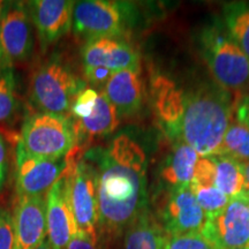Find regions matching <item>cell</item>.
Here are the masks:
<instances>
[{
    "label": "cell",
    "instance_id": "obj_1",
    "mask_svg": "<svg viewBox=\"0 0 249 249\" xmlns=\"http://www.w3.org/2000/svg\"><path fill=\"white\" fill-rule=\"evenodd\" d=\"M93 167L98 202V234L117 236L148 209L147 156L126 134L105 148L86 152Z\"/></svg>",
    "mask_w": 249,
    "mask_h": 249
},
{
    "label": "cell",
    "instance_id": "obj_2",
    "mask_svg": "<svg viewBox=\"0 0 249 249\" xmlns=\"http://www.w3.org/2000/svg\"><path fill=\"white\" fill-rule=\"evenodd\" d=\"M235 105L231 92L220 87L185 93L181 117L171 139L188 144L200 157L222 155L224 136Z\"/></svg>",
    "mask_w": 249,
    "mask_h": 249
},
{
    "label": "cell",
    "instance_id": "obj_3",
    "mask_svg": "<svg viewBox=\"0 0 249 249\" xmlns=\"http://www.w3.org/2000/svg\"><path fill=\"white\" fill-rule=\"evenodd\" d=\"M18 148L33 157L59 160L75 150L77 134L70 116L36 112L24 121Z\"/></svg>",
    "mask_w": 249,
    "mask_h": 249
},
{
    "label": "cell",
    "instance_id": "obj_4",
    "mask_svg": "<svg viewBox=\"0 0 249 249\" xmlns=\"http://www.w3.org/2000/svg\"><path fill=\"white\" fill-rule=\"evenodd\" d=\"M86 82L58 59L44 62L30 81V98L38 112L68 116Z\"/></svg>",
    "mask_w": 249,
    "mask_h": 249
},
{
    "label": "cell",
    "instance_id": "obj_5",
    "mask_svg": "<svg viewBox=\"0 0 249 249\" xmlns=\"http://www.w3.org/2000/svg\"><path fill=\"white\" fill-rule=\"evenodd\" d=\"M201 52L220 88L236 91L249 85V58L233 42L226 28L207 27L202 31Z\"/></svg>",
    "mask_w": 249,
    "mask_h": 249
},
{
    "label": "cell",
    "instance_id": "obj_6",
    "mask_svg": "<svg viewBox=\"0 0 249 249\" xmlns=\"http://www.w3.org/2000/svg\"><path fill=\"white\" fill-rule=\"evenodd\" d=\"M132 4L111 0H83L74 4L73 28L87 40L119 38L134 23Z\"/></svg>",
    "mask_w": 249,
    "mask_h": 249
},
{
    "label": "cell",
    "instance_id": "obj_7",
    "mask_svg": "<svg viewBox=\"0 0 249 249\" xmlns=\"http://www.w3.org/2000/svg\"><path fill=\"white\" fill-rule=\"evenodd\" d=\"M67 191L71 209L77 230L98 239V202L96 176L85 158L70 161Z\"/></svg>",
    "mask_w": 249,
    "mask_h": 249
},
{
    "label": "cell",
    "instance_id": "obj_8",
    "mask_svg": "<svg viewBox=\"0 0 249 249\" xmlns=\"http://www.w3.org/2000/svg\"><path fill=\"white\" fill-rule=\"evenodd\" d=\"M31 18L22 2H6L0 8V71L27 61L33 53Z\"/></svg>",
    "mask_w": 249,
    "mask_h": 249
},
{
    "label": "cell",
    "instance_id": "obj_9",
    "mask_svg": "<svg viewBox=\"0 0 249 249\" xmlns=\"http://www.w3.org/2000/svg\"><path fill=\"white\" fill-rule=\"evenodd\" d=\"M202 234L216 249H235L249 246V193L230 198L219 213L207 218Z\"/></svg>",
    "mask_w": 249,
    "mask_h": 249
},
{
    "label": "cell",
    "instance_id": "obj_10",
    "mask_svg": "<svg viewBox=\"0 0 249 249\" xmlns=\"http://www.w3.org/2000/svg\"><path fill=\"white\" fill-rule=\"evenodd\" d=\"M207 216L193 194L191 185L167 188L160 209V223L169 235L201 233Z\"/></svg>",
    "mask_w": 249,
    "mask_h": 249
},
{
    "label": "cell",
    "instance_id": "obj_11",
    "mask_svg": "<svg viewBox=\"0 0 249 249\" xmlns=\"http://www.w3.org/2000/svg\"><path fill=\"white\" fill-rule=\"evenodd\" d=\"M71 156L59 160L33 157L17 149V193L18 196H38L48 194L51 187L66 172Z\"/></svg>",
    "mask_w": 249,
    "mask_h": 249
},
{
    "label": "cell",
    "instance_id": "obj_12",
    "mask_svg": "<svg viewBox=\"0 0 249 249\" xmlns=\"http://www.w3.org/2000/svg\"><path fill=\"white\" fill-rule=\"evenodd\" d=\"M77 227L67 191V170L46 194V232L52 249H67Z\"/></svg>",
    "mask_w": 249,
    "mask_h": 249
},
{
    "label": "cell",
    "instance_id": "obj_13",
    "mask_svg": "<svg viewBox=\"0 0 249 249\" xmlns=\"http://www.w3.org/2000/svg\"><path fill=\"white\" fill-rule=\"evenodd\" d=\"M14 249H35L48 238L46 196H18L13 214Z\"/></svg>",
    "mask_w": 249,
    "mask_h": 249
},
{
    "label": "cell",
    "instance_id": "obj_14",
    "mask_svg": "<svg viewBox=\"0 0 249 249\" xmlns=\"http://www.w3.org/2000/svg\"><path fill=\"white\" fill-rule=\"evenodd\" d=\"M74 4L71 0H34L28 4L43 50L70 33L73 27Z\"/></svg>",
    "mask_w": 249,
    "mask_h": 249
},
{
    "label": "cell",
    "instance_id": "obj_15",
    "mask_svg": "<svg viewBox=\"0 0 249 249\" xmlns=\"http://www.w3.org/2000/svg\"><path fill=\"white\" fill-rule=\"evenodd\" d=\"M85 67H101L116 73L140 68V57L132 45L119 38L87 40L81 50Z\"/></svg>",
    "mask_w": 249,
    "mask_h": 249
},
{
    "label": "cell",
    "instance_id": "obj_16",
    "mask_svg": "<svg viewBox=\"0 0 249 249\" xmlns=\"http://www.w3.org/2000/svg\"><path fill=\"white\" fill-rule=\"evenodd\" d=\"M118 113L130 116L136 113L143 103V82L140 68L116 71L103 90Z\"/></svg>",
    "mask_w": 249,
    "mask_h": 249
},
{
    "label": "cell",
    "instance_id": "obj_17",
    "mask_svg": "<svg viewBox=\"0 0 249 249\" xmlns=\"http://www.w3.org/2000/svg\"><path fill=\"white\" fill-rule=\"evenodd\" d=\"M185 92L176 88L172 81L165 77H156L152 83V97L156 114L161 126L171 138L181 117Z\"/></svg>",
    "mask_w": 249,
    "mask_h": 249
},
{
    "label": "cell",
    "instance_id": "obj_18",
    "mask_svg": "<svg viewBox=\"0 0 249 249\" xmlns=\"http://www.w3.org/2000/svg\"><path fill=\"white\" fill-rule=\"evenodd\" d=\"M73 121L75 124L77 141L80 142L83 139L91 140L114 132L119 124V113L104 92H99L95 107L88 116Z\"/></svg>",
    "mask_w": 249,
    "mask_h": 249
},
{
    "label": "cell",
    "instance_id": "obj_19",
    "mask_svg": "<svg viewBox=\"0 0 249 249\" xmlns=\"http://www.w3.org/2000/svg\"><path fill=\"white\" fill-rule=\"evenodd\" d=\"M200 156L183 142H176L160 170L161 180L167 188L191 185Z\"/></svg>",
    "mask_w": 249,
    "mask_h": 249
},
{
    "label": "cell",
    "instance_id": "obj_20",
    "mask_svg": "<svg viewBox=\"0 0 249 249\" xmlns=\"http://www.w3.org/2000/svg\"><path fill=\"white\" fill-rule=\"evenodd\" d=\"M167 233L148 209L124 231V249H164Z\"/></svg>",
    "mask_w": 249,
    "mask_h": 249
},
{
    "label": "cell",
    "instance_id": "obj_21",
    "mask_svg": "<svg viewBox=\"0 0 249 249\" xmlns=\"http://www.w3.org/2000/svg\"><path fill=\"white\" fill-rule=\"evenodd\" d=\"M213 161V185L227 197H234L245 189L242 164L229 155L211 156Z\"/></svg>",
    "mask_w": 249,
    "mask_h": 249
},
{
    "label": "cell",
    "instance_id": "obj_22",
    "mask_svg": "<svg viewBox=\"0 0 249 249\" xmlns=\"http://www.w3.org/2000/svg\"><path fill=\"white\" fill-rule=\"evenodd\" d=\"M224 22L233 42L249 58V2H232L224 7Z\"/></svg>",
    "mask_w": 249,
    "mask_h": 249
},
{
    "label": "cell",
    "instance_id": "obj_23",
    "mask_svg": "<svg viewBox=\"0 0 249 249\" xmlns=\"http://www.w3.org/2000/svg\"><path fill=\"white\" fill-rule=\"evenodd\" d=\"M222 155H229L240 163L249 161V128L233 118L223 141Z\"/></svg>",
    "mask_w": 249,
    "mask_h": 249
},
{
    "label": "cell",
    "instance_id": "obj_24",
    "mask_svg": "<svg viewBox=\"0 0 249 249\" xmlns=\"http://www.w3.org/2000/svg\"><path fill=\"white\" fill-rule=\"evenodd\" d=\"M13 68L0 71V126L13 119L18 107Z\"/></svg>",
    "mask_w": 249,
    "mask_h": 249
},
{
    "label": "cell",
    "instance_id": "obj_25",
    "mask_svg": "<svg viewBox=\"0 0 249 249\" xmlns=\"http://www.w3.org/2000/svg\"><path fill=\"white\" fill-rule=\"evenodd\" d=\"M191 189L207 218L219 213L229 203L230 198L213 185L191 182Z\"/></svg>",
    "mask_w": 249,
    "mask_h": 249
},
{
    "label": "cell",
    "instance_id": "obj_26",
    "mask_svg": "<svg viewBox=\"0 0 249 249\" xmlns=\"http://www.w3.org/2000/svg\"><path fill=\"white\" fill-rule=\"evenodd\" d=\"M164 249H216L202 233L167 235Z\"/></svg>",
    "mask_w": 249,
    "mask_h": 249
},
{
    "label": "cell",
    "instance_id": "obj_27",
    "mask_svg": "<svg viewBox=\"0 0 249 249\" xmlns=\"http://www.w3.org/2000/svg\"><path fill=\"white\" fill-rule=\"evenodd\" d=\"M98 91L92 88H86L82 90L77 96L75 102H74L73 107L71 110V119L79 120L88 116L92 111L95 103L97 101Z\"/></svg>",
    "mask_w": 249,
    "mask_h": 249
},
{
    "label": "cell",
    "instance_id": "obj_28",
    "mask_svg": "<svg viewBox=\"0 0 249 249\" xmlns=\"http://www.w3.org/2000/svg\"><path fill=\"white\" fill-rule=\"evenodd\" d=\"M0 249H14L13 214L0 208Z\"/></svg>",
    "mask_w": 249,
    "mask_h": 249
},
{
    "label": "cell",
    "instance_id": "obj_29",
    "mask_svg": "<svg viewBox=\"0 0 249 249\" xmlns=\"http://www.w3.org/2000/svg\"><path fill=\"white\" fill-rule=\"evenodd\" d=\"M99 239L81 232L77 230L73 238L71 239L67 249H99L98 248Z\"/></svg>",
    "mask_w": 249,
    "mask_h": 249
},
{
    "label": "cell",
    "instance_id": "obj_30",
    "mask_svg": "<svg viewBox=\"0 0 249 249\" xmlns=\"http://www.w3.org/2000/svg\"><path fill=\"white\" fill-rule=\"evenodd\" d=\"M85 74L92 86L101 87L103 85V88H104L113 73L101 67H85Z\"/></svg>",
    "mask_w": 249,
    "mask_h": 249
},
{
    "label": "cell",
    "instance_id": "obj_31",
    "mask_svg": "<svg viewBox=\"0 0 249 249\" xmlns=\"http://www.w3.org/2000/svg\"><path fill=\"white\" fill-rule=\"evenodd\" d=\"M234 112L235 119L249 128V95L245 96L236 102Z\"/></svg>",
    "mask_w": 249,
    "mask_h": 249
},
{
    "label": "cell",
    "instance_id": "obj_32",
    "mask_svg": "<svg viewBox=\"0 0 249 249\" xmlns=\"http://www.w3.org/2000/svg\"><path fill=\"white\" fill-rule=\"evenodd\" d=\"M242 164V171H244L245 176V191L249 193V161H246V163Z\"/></svg>",
    "mask_w": 249,
    "mask_h": 249
},
{
    "label": "cell",
    "instance_id": "obj_33",
    "mask_svg": "<svg viewBox=\"0 0 249 249\" xmlns=\"http://www.w3.org/2000/svg\"><path fill=\"white\" fill-rule=\"evenodd\" d=\"M6 171H7V166H4V165L0 164V188H1L2 183L5 181Z\"/></svg>",
    "mask_w": 249,
    "mask_h": 249
},
{
    "label": "cell",
    "instance_id": "obj_34",
    "mask_svg": "<svg viewBox=\"0 0 249 249\" xmlns=\"http://www.w3.org/2000/svg\"><path fill=\"white\" fill-rule=\"evenodd\" d=\"M35 249H52V247H51V245H50L48 238H46L45 240L43 241L42 244H40L38 247H36Z\"/></svg>",
    "mask_w": 249,
    "mask_h": 249
},
{
    "label": "cell",
    "instance_id": "obj_35",
    "mask_svg": "<svg viewBox=\"0 0 249 249\" xmlns=\"http://www.w3.org/2000/svg\"><path fill=\"white\" fill-rule=\"evenodd\" d=\"M235 249H249V246H248V247H242V248H235Z\"/></svg>",
    "mask_w": 249,
    "mask_h": 249
}]
</instances>
